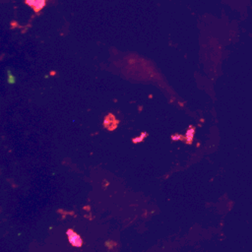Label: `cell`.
Listing matches in <instances>:
<instances>
[{"mask_svg":"<svg viewBox=\"0 0 252 252\" xmlns=\"http://www.w3.org/2000/svg\"><path fill=\"white\" fill-rule=\"evenodd\" d=\"M46 1L47 0H25V3L30 6L35 13H38L45 6Z\"/></svg>","mask_w":252,"mask_h":252,"instance_id":"cell-1","label":"cell"},{"mask_svg":"<svg viewBox=\"0 0 252 252\" xmlns=\"http://www.w3.org/2000/svg\"><path fill=\"white\" fill-rule=\"evenodd\" d=\"M67 235H68V239H69V242L75 246V247H81L82 246V239L81 237L72 229H68L67 230Z\"/></svg>","mask_w":252,"mask_h":252,"instance_id":"cell-2","label":"cell"}]
</instances>
